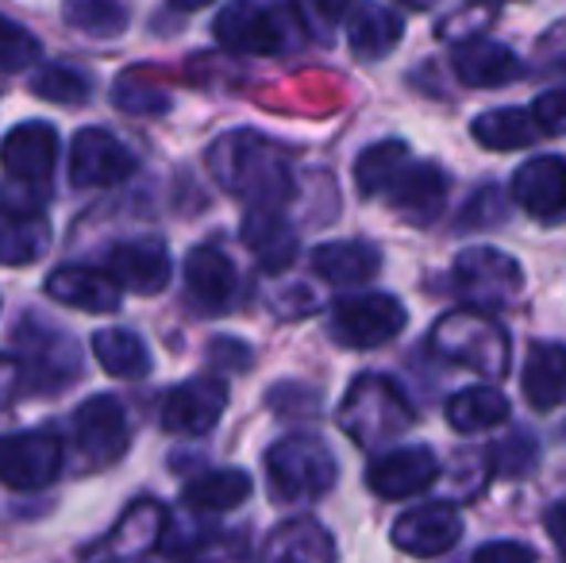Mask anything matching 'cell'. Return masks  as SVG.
Returning a JSON list of instances; mask_svg holds the SVG:
<instances>
[{
	"label": "cell",
	"instance_id": "6da1fadb",
	"mask_svg": "<svg viewBox=\"0 0 566 563\" xmlns=\"http://www.w3.org/2000/svg\"><path fill=\"white\" fill-rule=\"evenodd\" d=\"M209 170L231 197L251 205V212H277L293 201V170L277 143L259 132H228L209 147Z\"/></svg>",
	"mask_w": 566,
	"mask_h": 563
},
{
	"label": "cell",
	"instance_id": "7a4b0ae2",
	"mask_svg": "<svg viewBox=\"0 0 566 563\" xmlns=\"http://www.w3.org/2000/svg\"><path fill=\"white\" fill-rule=\"evenodd\" d=\"M417 425L409 394L389 375H358L339 406V428L358 448H378Z\"/></svg>",
	"mask_w": 566,
	"mask_h": 563
},
{
	"label": "cell",
	"instance_id": "3957f363",
	"mask_svg": "<svg viewBox=\"0 0 566 563\" xmlns=\"http://www.w3.org/2000/svg\"><path fill=\"white\" fill-rule=\"evenodd\" d=\"M432 352L448 359L451 367L478 371L485 378H505L513 352H509V332L493 316L470 313V309H451L436 321Z\"/></svg>",
	"mask_w": 566,
	"mask_h": 563
},
{
	"label": "cell",
	"instance_id": "277c9868",
	"mask_svg": "<svg viewBox=\"0 0 566 563\" xmlns=\"http://www.w3.org/2000/svg\"><path fill=\"white\" fill-rule=\"evenodd\" d=\"M266 479L277 502H313L336 487V456L308 432L282 436L266 451Z\"/></svg>",
	"mask_w": 566,
	"mask_h": 563
},
{
	"label": "cell",
	"instance_id": "5b68a950",
	"mask_svg": "<svg viewBox=\"0 0 566 563\" xmlns=\"http://www.w3.org/2000/svg\"><path fill=\"white\" fill-rule=\"evenodd\" d=\"M451 282L454 293L467 301L470 313L490 316L493 309H505L521 298L524 271L513 256H505L497 248H467L454 259Z\"/></svg>",
	"mask_w": 566,
	"mask_h": 563
},
{
	"label": "cell",
	"instance_id": "8992f818",
	"mask_svg": "<svg viewBox=\"0 0 566 563\" xmlns=\"http://www.w3.org/2000/svg\"><path fill=\"white\" fill-rule=\"evenodd\" d=\"M297 8H266V4H228L220 8L217 39L239 54H282L297 39Z\"/></svg>",
	"mask_w": 566,
	"mask_h": 563
},
{
	"label": "cell",
	"instance_id": "52a82bcc",
	"mask_svg": "<svg viewBox=\"0 0 566 563\" xmlns=\"http://www.w3.org/2000/svg\"><path fill=\"white\" fill-rule=\"evenodd\" d=\"M409 313L397 298L389 293H355V298H339L332 305V340L343 347H378L386 340L401 336Z\"/></svg>",
	"mask_w": 566,
	"mask_h": 563
},
{
	"label": "cell",
	"instance_id": "ba28073f",
	"mask_svg": "<svg viewBox=\"0 0 566 563\" xmlns=\"http://www.w3.org/2000/svg\"><path fill=\"white\" fill-rule=\"evenodd\" d=\"M166 536V505L155 498H139L97 544L82 552V563H139L163 544Z\"/></svg>",
	"mask_w": 566,
	"mask_h": 563
},
{
	"label": "cell",
	"instance_id": "9c48e42d",
	"mask_svg": "<svg viewBox=\"0 0 566 563\" xmlns=\"http://www.w3.org/2000/svg\"><path fill=\"white\" fill-rule=\"evenodd\" d=\"M15 340L23 352V386L28 390H59L77 378V352L70 336L46 329V324L23 321Z\"/></svg>",
	"mask_w": 566,
	"mask_h": 563
},
{
	"label": "cell",
	"instance_id": "30bf717a",
	"mask_svg": "<svg viewBox=\"0 0 566 563\" xmlns=\"http://www.w3.org/2000/svg\"><path fill=\"white\" fill-rule=\"evenodd\" d=\"M62 471V440L51 432L0 436V482L12 490H43Z\"/></svg>",
	"mask_w": 566,
	"mask_h": 563
},
{
	"label": "cell",
	"instance_id": "8fae6325",
	"mask_svg": "<svg viewBox=\"0 0 566 563\" xmlns=\"http://www.w3.org/2000/svg\"><path fill=\"white\" fill-rule=\"evenodd\" d=\"M132 150L105 128H82L70 143V181L77 189H108L132 178Z\"/></svg>",
	"mask_w": 566,
	"mask_h": 563
},
{
	"label": "cell",
	"instance_id": "7c38bea8",
	"mask_svg": "<svg viewBox=\"0 0 566 563\" xmlns=\"http://www.w3.org/2000/svg\"><path fill=\"white\" fill-rule=\"evenodd\" d=\"M74 444L90 463L108 467L132 444V428H127L124 406L113 394H97V398L82 402L74 414Z\"/></svg>",
	"mask_w": 566,
	"mask_h": 563
},
{
	"label": "cell",
	"instance_id": "4fadbf2b",
	"mask_svg": "<svg viewBox=\"0 0 566 563\" xmlns=\"http://www.w3.org/2000/svg\"><path fill=\"white\" fill-rule=\"evenodd\" d=\"M448 174L436 163H412L409 158L401 166V174L389 181L381 201L394 212H401V220H409V225H432L448 209Z\"/></svg>",
	"mask_w": 566,
	"mask_h": 563
},
{
	"label": "cell",
	"instance_id": "5bb4252c",
	"mask_svg": "<svg viewBox=\"0 0 566 563\" xmlns=\"http://www.w3.org/2000/svg\"><path fill=\"white\" fill-rule=\"evenodd\" d=\"M462 536V513L451 502H428L394 521V544L417 560H436L451 552Z\"/></svg>",
	"mask_w": 566,
	"mask_h": 563
},
{
	"label": "cell",
	"instance_id": "9a60e30c",
	"mask_svg": "<svg viewBox=\"0 0 566 563\" xmlns=\"http://www.w3.org/2000/svg\"><path fill=\"white\" fill-rule=\"evenodd\" d=\"M228 386L217 375H201L181 383L178 390L166 394L163 406V428L174 436H201L224 417Z\"/></svg>",
	"mask_w": 566,
	"mask_h": 563
},
{
	"label": "cell",
	"instance_id": "2e32d148",
	"mask_svg": "<svg viewBox=\"0 0 566 563\" xmlns=\"http://www.w3.org/2000/svg\"><path fill=\"white\" fill-rule=\"evenodd\" d=\"M59 132L43 121L15 124L12 132L0 143V166L8 178L28 181V186H46L59 166Z\"/></svg>",
	"mask_w": 566,
	"mask_h": 563
},
{
	"label": "cell",
	"instance_id": "e0dca14e",
	"mask_svg": "<svg viewBox=\"0 0 566 563\" xmlns=\"http://www.w3.org/2000/svg\"><path fill=\"white\" fill-rule=\"evenodd\" d=\"M440 479V463H436L432 448H394L386 456H378L366 467V487L378 498L401 502V498L424 494L432 482Z\"/></svg>",
	"mask_w": 566,
	"mask_h": 563
},
{
	"label": "cell",
	"instance_id": "ac0fdd59",
	"mask_svg": "<svg viewBox=\"0 0 566 563\" xmlns=\"http://www.w3.org/2000/svg\"><path fill=\"white\" fill-rule=\"evenodd\" d=\"M105 274L119 293L127 290L147 298V293L166 290L170 282V256L158 240H127L108 251Z\"/></svg>",
	"mask_w": 566,
	"mask_h": 563
},
{
	"label": "cell",
	"instance_id": "d6986e66",
	"mask_svg": "<svg viewBox=\"0 0 566 563\" xmlns=\"http://www.w3.org/2000/svg\"><path fill=\"white\" fill-rule=\"evenodd\" d=\"M513 201L536 220H559L566 212V158L536 155L513 174Z\"/></svg>",
	"mask_w": 566,
	"mask_h": 563
},
{
	"label": "cell",
	"instance_id": "ffe728a7",
	"mask_svg": "<svg viewBox=\"0 0 566 563\" xmlns=\"http://www.w3.org/2000/svg\"><path fill=\"white\" fill-rule=\"evenodd\" d=\"M186 290L197 301L201 313H228V305L235 301L239 274L235 263L220 248H193L186 259Z\"/></svg>",
	"mask_w": 566,
	"mask_h": 563
},
{
	"label": "cell",
	"instance_id": "44dd1931",
	"mask_svg": "<svg viewBox=\"0 0 566 563\" xmlns=\"http://www.w3.org/2000/svg\"><path fill=\"white\" fill-rule=\"evenodd\" d=\"M454 77L470 90H501L524 77V62L493 39H467L454 54Z\"/></svg>",
	"mask_w": 566,
	"mask_h": 563
},
{
	"label": "cell",
	"instance_id": "7402d4cb",
	"mask_svg": "<svg viewBox=\"0 0 566 563\" xmlns=\"http://www.w3.org/2000/svg\"><path fill=\"white\" fill-rule=\"evenodd\" d=\"M259 563H336V541L321 521L293 518L266 536Z\"/></svg>",
	"mask_w": 566,
	"mask_h": 563
},
{
	"label": "cell",
	"instance_id": "603a6c76",
	"mask_svg": "<svg viewBox=\"0 0 566 563\" xmlns=\"http://www.w3.org/2000/svg\"><path fill=\"white\" fill-rule=\"evenodd\" d=\"M51 243V225L35 205L4 201L0 209V267H28Z\"/></svg>",
	"mask_w": 566,
	"mask_h": 563
},
{
	"label": "cell",
	"instance_id": "cb8c5ba5",
	"mask_svg": "<svg viewBox=\"0 0 566 563\" xmlns=\"http://www.w3.org/2000/svg\"><path fill=\"white\" fill-rule=\"evenodd\" d=\"M46 298L82 309V313H116L119 309V290L108 282L105 271H93V267H59L46 279Z\"/></svg>",
	"mask_w": 566,
	"mask_h": 563
},
{
	"label": "cell",
	"instance_id": "d4e9b609",
	"mask_svg": "<svg viewBox=\"0 0 566 563\" xmlns=\"http://www.w3.org/2000/svg\"><path fill=\"white\" fill-rule=\"evenodd\" d=\"M521 390L532 409H555L566 402V344H532L521 371Z\"/></svg>",
	"mask_w": 566,
	"mask_h": 563
},
{
	"label": "cell",
	"instance_id": "484cf974",
	"mask_svg": "<svg viewBox=\"0 0 566 563\" xmlns=\"http://www.w3.org/2000/svg\"><path fill=\"white\" fill-rule=\"evenodd\" d=\"M405 35V20L401 12L386 4H363L350 12V23H347V43H350V54L363 62H378L401 43Z\"/></svg>",
	"mask_w": 566,
	"mask_h": 563
},
{
	"label": "cell",
	"instance_id": "4316f807",
	"mask_svg": "<svg viewBox=\"0 0 566 563\" xmlns=\"http://www.w3.org/2000/svg\"><path fill=\"white\" fill-rule=\"evenodd\" d=\"M243 243L251 248V256L259 259L262 271H270V274L290 271L301 248L297 232H293V228L285 225V217H277V212H251V217L243 220Z\"/></svg>",
	"mask_w": 566,
	"mask_h": 563
},
{
	"label": "cell",
	"instance_id": "83f0119b",
	"mask_svg": "<svg viewBox=\"0 0 566 563\" xmlns=\"http://www.w3.org/2000/svg\"><path fill=\"white\" fill-rule=\"evenodd\" d=\"M313 271L332 285H363L381 271V251L366 240H336L316 248Z\"/></svg>",
	"mask_w": 566,
	"mask_h": 563
},
{
	"label": "cell",
	"instance_id": "f1b7e54d",
	"mask_svg": "<svg viewBox=\"0 0 566 563\" xmlns=\"http://www.w3.org/2000/svg\"><path fill=\"white\" fill-rule=\"evenodd\" d=\"M251 494V475L239 467H220V471H205L186 487V505L201 513H228L247 502Z\"/></svg>",
	"mask_w": 566,
	"mask_h": 563
},
{
	"label": "cell",
	"instance_id": "f546056e",
	"mask_svg": "<svg viewBox=\"0 0 566 563\" xmlns=\"http://www.w3.org/2000/svg\"><path fill=\"white\" fill-rule=\"evenodd\" d=\"M470 136L490 150H524L539 139V132L528 108H490L474 121Z\"/></svg>",
	"mask_w": 566,
	"mask_h": 563
},
{
	"label": "cell",
	"instance_id": "4dcf8cb0",
	"mask_svg": "<svg viewBox=\"0 0 566 563\" xmlns=\"http://www.w3.org/2000/svg\"><path fill=\"white\" fill-rule=\"evenodd\" d=\"M448 421L459 432H485L509 421V402L493 386H467L448 402Z\"/></svg>",
	"mask_w": 566,
	"mask_h": 563
},
{
	"label": "cell",
	"instance_id": "1f68e13d",
	"mask_svg": "<svg viewBox=\"0 0 566 563\" xmlns=\"http://www.w3.org/2000/svg\"><path fill=\"white\" fill-rule=\"evenodd\" d=\"M93 355L113 378H147L150 371V352L127 329H101L93 336Z\"/></svg>",
	"mask_w": 566,
	"mask_h": 563
},
{
	"label": "cell",
	"instance_id": "d6a6232c",
	"mask_svg": "<svg viewBox=\"0 0 566 563\" xmlns=\"http://www.w3.org/2000/svg\"><path fill=\"white\" fill-rule=\"evenodd\" d=\"M409 163V147L401 139H381L374 147H366L355 158V186L363 197H378L389 189V181L401 174V166Z\"/></svg>",
	"mask_w": 566,
	"mask_h": 563
},
{
	"label": "cell",
	"instance_id": "836d02e7",
	"mask_svg": "<svg viewBox=\"0 0 566 563\" xmlns=\"http://www.w3.org/2000/svg\"><path fill=\"white\" fill-rule=\"evenodd\" d=\"M66 23L85 35H119L127 28V8L116 0H74L66 4Z\"/></svg>",
	"mask_w": 566,
	"mask_h": 563
},
{
	"label": "cell",
	"instance_id": "e575fe53",
	"mask_svg": "<svg viewBox=\"0 0 566 563\" xmlns=\"http://www.w3.org/2000/svg\"><path fill=\"white\" fill-rule=\"evenodd\" d=\"M31 90L43 101H54V105H82L90 97V77L74 66H43L31 82Z\"/></svg>",
	"mask_w": 566,
	"mask_h": 563
},
{
	"label": "cell",
	"instance_id": "d590c367",
	"mask_svg": "<svg viewBox=\"0 0 566 563\" xmlns=\"http://www.w3.org/2000/svg\"><path fill=\"white\" fill-rule=\"evenodd\" d=\"M493 471L501 475V479H524V475L536 471L539 463V444L532 440L524 428H516L513 436H505V440L493 448Z\"/></svg>",
	"mask_w": 566,
	"mask_h": 563
},
{
	"label": "cell",
	"instance_id": "8d00e7d4",
	"mask_svg": "<svg viewBox=\"0 0 566 563\" xmlns=\"http://www.w3.org/2000/svg\"><path fill=\"white\" fill-rule=\"evenodd\" d=\"M39 54H43L39 39L31 35V31H23L15 20L0 15V70H4V74H20V70L35 66Z\"/></svg>",
	"mask_w": 566,
	"mask_h": 563
},
{
	"label": "cell",
	"instance_id": "74e56055",
	"mask_svg": "<svg viewBox=\"0 0 566 563\" xmlns=\"http://www.w3.org/2000/svg\"><path fill=\"white\" fill-rule=\"evenodd\" d=\"M113 105L124 108V113H139V116H155L170 108V97H166L158 85H143L135 74L119 77L116 90H113Z\"/></svg>",
	"mask_w": 566,
	"mask_h": 563
},
{
	"label": "cell",
	"instance_id": "f35d334b",
	"mask_svg": "<svg viewBox=\"0 0 566 563\" xmlns=\"http://www.w3.org/2000/svg\"><path fill=\"white\" fill-rule=\"evenodd\" d=\"M186 563H251L243 536H205L186 552Z\"/></svg>",
	"mask_w": 566,
	"mask_h": 563
},
{
	"label": "cell",
	"instance_id": "ab89813d",
	"mask_svg": "<svg viewBox=\"0 0 566 563\" xmlns=\"http://www.w3.org/2000/svg\"><path fill=\"white\" fill-rule=\"evenodd\" d=\"M532 124H536L539 136H566V90L539 93L536 105L528 108Z\"/></svg>",
	"mask_w": 566,
	"mask_h": 563
},
{
	"label": "cell",
	"instance_id": "60d3db41",
	"mask_svg": "<svg viewBox=\"0 0 566 563\" xmlns=\"http://www.w3.org/2000/svg\"><path fill=\"white\" fill-rule=\"evenodd\" d=\"M470 563H536V552L521 541H490L474 552Z\"/></svg>",
	"mask_w": 566,
	"mask_h": 563
},
{
	"label": "cell",
	"instance_id": "b9f144b4",
	"mask_svg": "<svg viewBox=\"0 0 566 563\" xmlns=\"http://www.w3.org/2000/svg\"><path fill=\"white\" fill-rule=\"evenodd\" d=\"M209 359H212V363H220V367H228V371H243L247 363H251V352H247V347L239 344V340L220 336V340H212Z\"/></svg>",
	"mask_w": 566,
	"mask_h": 563
},
{
	"label": "cell",
	"instance_id": "7bdbcfd3",
	"mask_svg": "<svg viewBox=\"0 0 566 563\" xmlns=\"http://www.w3.org/2000/svg\"><path fill=\"white\" fill-rule=\"evenodd\" d=\"M547 533H552V541L559 544V552L566 556V498L547 510Z\"/></svg>",
	"mask_w": 566,
	"mask_h": 563
},
{
	"label": "cell",
	"instance_id": "ee69618b",
	"mask_svg": "<svg viewBox=\"0 0 566 563\" xmlns=\"http://www.w3.org/2000/svg\"><path fill=\"white\" fill-rule=\"evenodd\" d=\"M563 440H566V425H563Z\"/></svg>",
	"mask_w": 566,
	"mask_h": 563
}]
</instances>
